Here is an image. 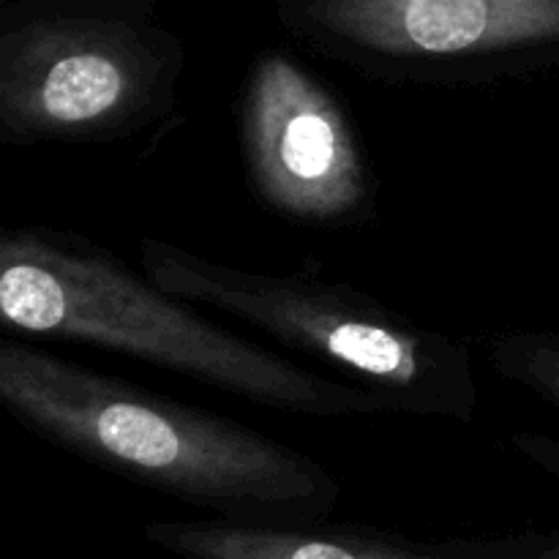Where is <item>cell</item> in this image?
Segmentation results:
<instances>
[{
  "mask_svg": "<svg viewBox=\"0 0 559 559\" xmlns=\"http://www.w3.org/2000/svg\"><path fill=\"white\" fill-rule=\"evenodd\" d=\"M0 404L49 445L227 522L317 524L338 502L309 453L27 342L0 344Z\"/></svg>",
  "mask_w": 559,
  "mask_h": 559,
  "instance_id": "6da1fadb",
  "label": "cell"
},
{
  "mask_svg": "<svg viewBox=\"0 0 559 559\" xmlns=\"http://www.w3.org/2000/svg\"><path fill=\"white\" fill-rule=\"evenodd\" d=\"M0 320L31 338L80 342L145 360L276 413L353 418L388 413L355 382L328 380L169 295L80 233L5 227L0 233Z\"/></svg>",
  "mask_w": 559,
  "mask_h": 559,
  "instance_id": "7a4b0ae2",
  "label": "cell"
},
{
  "mask_svg": "<svg viewBox=\"0 0 559 559\" xmlns=\"http://www.w3.org/2000/svg\"><path fill=\"white\" fill-rule=\"evenodd\" d=\"M140 267L169 295L246 322L342 371L374 393L388 413L456 424L478 415L480 391L467 344L353 284L251 271L153 235L140 240Z\"/></svg>",
  "mask_w": 559,
  "mask_h": 559,
  "instance_id": "3957f363",
  "label": "cell"
},
{
  "mask_svg": "<svg viewBox=\"0 0 559 559\" xmlns=\"http://www.w3.org/2000/svg\"><path fill=\"white\" fill-rule=\"evenodd\" d=\"M186 47L162 0H0V145H102L167 123Z\"/></svg>",
  "mask_w": 559,
  "mask_h": 559,
  "instance_id": "277c9868",
  "label": "cell"
},
{
  "mask_svg": "<svg viewBox=\"0 0 559 559\" xmlns=\"http://www.w3.org/2000/svg\"><path fill=\"white\" fill-rule=\"evenodd\" d=\"M284 33L393 87H486L559 66V0H276Z\"/></svg>",
  "mask_w": 559,
  "mask_h": 559,
  "instance_id": "5b68a950",
  "label": "cell"
},
{
  "mask_svg": "<svg viewBox=\"0 0 559 559\" xmlns=\"http://www.w3.org/2000/svg\"><path fill=\"white\" fill-rule=\"evenodd\" d=\"M238 140L251 189L276 216L320 229L374 216L377 180L353 120L295 55H257L238 98Z\"/></svg>",
  "mask_w": 559,
  "mask_h": 559,
  "instance_id": "8992f818",
  "label": "cell"
},
{
  "mask_svg": "<svg viewBox=\"0 0 559 559\" xmlns=\"http://www.w3.org/2000/svg\"><path fill=\"white\" fill-rule=\"evenodd\" d=\"M145 538L178 559H502L480 551H429L355 533H320L309 524L151 522Z\"/></svg>",
  "mask_w": 559,
  "mask_h": 559,
  "instance_id": "52a82bcc",
  "label": "cell"
},
{
  "mask_svg": "<svg viewBox=\"0 0 559 559\" xmlns=\"http://www.w3.org/2000/svg\"><path fill=\"white\" fill-rule=\"evenodd\" d=\"M489 358L497 374L538 393L559 409V331H519L491 338ZM519 453L559 480V442L544 435H513Z\"/></svg>",
  "mask_w": 559,
  "mask_h": 559,
  "instance_id": "ba28073f",
  "label": "cell"
},
{
  "mask_svg": "<svg viewBox=\"0 0 559 559\" xmlns=\"http://www.w3.org/2000/svg\"><path fill=\"white\" fill-rule=\"evenodd\" d=\"M540 559H559V544L549 546V549H544V555H540Z\"/></svg>",
  "mask_w": 559,
  "mask_h": 559,
  "instance_id": "9c48e42d",
  "label": "cell"
}]
</instances>
